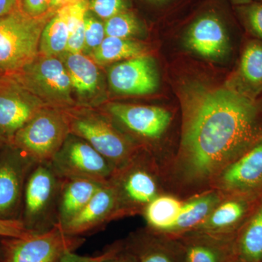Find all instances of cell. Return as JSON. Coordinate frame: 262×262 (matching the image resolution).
<instances>
[{"instance_id":"obj_9","label":"cell","mask_w":262,"mask_h":262,"mask_svg":"<svg viewBox=\"0 0 262 262\" xmlns=\"http://www.w3.org/2000/svg\"><path fill=\"white\" fill-rule=\"evenodd\" d=\"M151 169L149 163L136 154L115 170L110 183L116 192L120 217L144 211L158 196V183Z\"/></svg>"},{"instance_id":"obj_37","label":"cell","mask_w":262,"mask_h":262,"mask_svg":"<svg viewBox=\"0 0 262 262\" xmlns=\"http://www.w3.org/2000/svg\"><path fill=\"white\" fill-rule=\"evenodd\" d=\"M18 0H0V18L18 9Z\"/></svg>"},{"instance_id":"obj_18","label":"cell","mask_w":262,"mask_h":262,"mask_svg":"<svg viewBox=\"0 0 262 262\" xmlns=\"http://www.w3.org/2000/svg\"><path fill=\"white\" fill-rule=\"evenodd\" d=\"M239 94L253 99L262 91V42L252 41L245 48L237 75Z\"/></svg>"},{"instance_id":"obj_4","label":"cell","mask_w":262,"mask_h":262,"mask_svg":"<svg viewBox=\"0 0 262 262\" xmlns=\"http://www.w3.org/2000/svg\"><path fill=\"white\" fill-rule=\"evenodd\" d=\"M70 134L67 114L48 107L21 127L9 144L36 164L51 163Z\"/></svg>"},{"instance_id":"obj_11","label":"cell","mask_w":262,"mask_h":262,"mask_svg":"<svg viewBox=\"0 0 262 262\" xmlns=\"http://www.w3.org/2000/svg\"><path fill=\"white\" fill-rule=\"evenodd\" d=\"M46 103L10 75H0V136L9 144ZM47 105V104H46Z\"/></svg>"},{"instance_id":"obj_13","label":"cell","mask_w":262,"mask_h":262,"mask_svg":"<svg viewBox=\"0 0 262 262\" xmlns=\"http://www.w3.org/2000/svg\"><path fill=\"white\" fill-rule=\"evenodd\" d=\"M106 110L127 130L148 140L163 135L171 120L170 113L159 106L114 103L108 104Z\"/></svg>"},{"instance_id":"obj_10","label":"cell","mask_w":262,"mask_h":262,"mask_svg":"<svg viewBox=\"0 0 262 262\" xmlns=\"http://www.w3.org/2000/svg\"><path fill=\"white\" fill-rule=\"evenodd\" d=\"M35 165L12 144L0 151V220H20L26 183Z\"/></svg>"},{"instance_id":"obj_34","label":"cell","mask_w":262,"mask_h":262,"mask_svg":"<svg viewBox=\"0 0 262 262\" xmlns=\"http://www.w3.org/2000/svg\"><path fill=\"white\" fill-rule=\"evenodd\" d=\"M122 248V245L117 244L101 254L94 256H81L75 252H69L66 253L59 262H102L116 254Z\"/></svg>"},{"instance_id":"obj_33","label":"cell","mask_w":262,"mask_h":262,"mask_svg":"<svg viewBox=\"0 0 262 262\" xmlns=\"http://www.w3.org/2000/svg\"><path fill=\"white\" fill-rule=\"evenodd\" d=\"M19 9L29 16L38 18L53 11L51 0H18Z\"/></svg>"},{"instance_id":"obj_27","label":"cell","mask_w":262,"mask_h":262,"mask_svg":"<svg viewBox=\"0 0 262 262\" xmlns=\"http://www.w3.org/2000/svg\"><path fill=\"white\" fill-rule=\"evenodd\" d=\"M64 8L70 31L66 52L80 53L84 48V19L89 11V0H71Z\"/></svg>"},{"instance_id":"obj_12","label":"cell","mask_w":262,"mask_h":262,"mask_svg":"<svg viewBox=\"0 0 262 262\" xmlns=\"http://www.w3.org/2000/svg\"><path fill=\"white\" fill-rule=\"evenodd\" d=\"M108 79L113 91L124 95L151 94L158 85L154 61L145 54L113 66Z\"/></svg>"},{"instance_id":"obj_36","label":"cell","mask_w":262,"mask_h":262,"mask_svg":"<svg viewBox=\"0 0 262 262\" xmlns=\"http://www.w3.org/2000/svg\"><path fill=\"white\" fill-rule=\"evenodd\" d=\"M102 262H136V261L134 255L125 246H122V248L118 253Z\"/></svg>"},{"instance_id":"obj_43","label":"cell","mask_w":262,"mask_h":262,"mask_svg":"<svg viewBox=\"0 0 262 262\" xmlns=\"http://www.w3.org/2000/svg\"><path fill=\"white\" fill-rule=\"evenodd\" d=\"M260 1H261V3H262V0H260Z\"/></svg>"},{"instance_id":"obj_21","label":"cell","mask_w":262,"mask_h":262,"mask_svg":"<svg viewBox=\"0 0 262 262\" xmlns=\"http://www.w3.org/2000/svg\"><path fill=\"white\" fill-rule=\"evenodd\" d=\"M65 66L72 88L79 94L84 96L96 91L99 80V72L92 60L81 53H67Z\"/></svg>"},{"instance_id":"obj_3","label":"cell","mask_w":262,"mask_h":262,"mask_svg":"<svg viewBox=\"0 0 262 262\" xmlns=\"http://www.w3.org/2000/svg\"><path fill=\"white\" fill-rule=\"evenodd\" d=\"M63 179L51 163L33 167L24 189L20 220L33 233H42L58 225V206Z\"/></svg>"},{"instance_id":"obj_17","label":"cell","mask_w":262,"mask_h":262,"mask_svg":"<svg viewBox=\"0 0 262 262\" xmlns=\"http://www.w3.org/2000/svg\"><path fill=\"white\" fill-rule=\"evenodd\" d=\"M104 184L89 179H63L58 206V225L63 227L85 207Z\"/></svg>"},{"instance_id":"obj_6","label":"cell","mask_w":262,"mask_h":262,"mask_svg":"<svg viewBox=\"0 0 262 262\" xmlns=\"http://www.w3.org/2000/svg\"><path fill=\"white\" fill-rule=\"evenodd\" d=\"M67 116L70 134L87 141L113 164L116 170L137 154L130 141L101 115L78 113L67 114Z\"/></svg>"},{"instance_id":"obj_35","label":"cell","mask_w":262,"mask_h":262,"mask_svg":"<svg viewBox=\"0 0 262 262\" xmlns=\"http://www.w3.org/2000/svg\"><path fill=\"white\" fill-rule=\"evenodd\" d=\"M33 233L26 228L21 220H0V238L25 237Z\"/></svg>"},{"instance_id":"obj_32","label":"cell","mask_w":262,"mask_h":262,"mask_svg":"<svg viewBox=\"0 0 262 262\" xmlns=\"http://www.w3.org/2000/svg\"><path fill=\"white\" fill-rule=\"evenodd\" d=\"M239 10L248 28L262 39V3L241 5Z\"/></svg>"},{"instance_id":"obj_26","label":"cell","mask_w":262,"mask_h":262,"mask_svg":"<svg viewBox=\"0 0 262 262\" xmlns=\"http://www.w3.org/2000/svg\"><path fill=\"white\" fill-rule=\"evenodd\" d=\"M234 247L237 262H262V206Z\"/></svg>"},{"instance_id":"obj_16","label":"cell","mask_w":262,"mask_h":262,"mask_svg":"<svg viewBox=\"0 0 262 262\" xmlns=\"http://www.w3.org/2000/svg\"><path fill=\"white\" fill-rule=\"evenodd\" d=\"M221 187L232 192L246 193L262 187V141L250 148L220 173Z\"/></svg>"},{"instance_id":"obj_41","label":"cell","mask_w":262,"mask_h":262,"mask_svg":"<svg viewBox=\"0 0 262 262\" xmlns=\"http://www.w3.org/2000/svg\"><path fill=\"white\" fill-rule=\"evenodd\" d=\"M6 144V143L5 142L4 140H3V138L0 136V151L3 149V146H4Z\"/></svg>"},{"instance_id":"obj_14","label":"cell","mask_w":262,"mask_h":262,"mask_svg":"<svg viewBox=\"0 0 262 262\" xmlns=\"http://www.w3.org/2000/svg\"><path fill=\"white\" fill-rule=\"evenodd\" d=\"M119 204L115 189L110 182L98 189L85 207L70 222L61 227L69 235L92 233L110 221L119 218Z\"/></svg>"},{"instance_id":"obj_1","label":"cell","mask_w":262,"mask_h":262,"mask_svg":"<svg viewBox=\"0 0 262 262\" xmlns=\"http://www.w3.org/2000/svg\"><path fill=\"white\" fill-rule=\"evenodd\" d=\"M186 103L179 170L191 184L209 180L259 137L258 108L233 89L196 86Z\"/></svg>"},{"instance_id":"obj_5","label":"cell","mask_w":262,"mask_h":262,"mask_svg":"<svg viewBox=\"0 0 262 262\" xmlns=\"http://www.w3.org/2000/svg\"><path fill=\"white\" fill-rule=\"evenodd\" d=\"M5 262H59L69 252L83 245L81 236L69 235L56 225L42 233H31L25 237H2Z\"/></svg>"},{"instance_id":"obj_25","label":"cell","mask_w":262,"mask_h":262,"mask_svg":"<svg viewBox=\"0 0 262 262\" xmlns=\"http://www.w3.org/2000/svg\"><path fill=\"white\" fill-rule=\"evenodd\" d=\"M219 201V196L211 193L183 203L182 211L171 232H182L201 225L214 210Z\"/></svg>"},{"instance_id":"obj_2","label":"cell","mask_w":262,"mask_h":262,"mask_svg":"<svg viewBox=\"0 0 262 262\" xmlns=\"http://www.w3.org/2000/svg\"><path fill=\"white\" fill-rule=\"evenodd\" d=\"M55 13L34 18L18 8L0 18V75L14 74L39 56L43 29Z\"/></svg>"},{"instance_id":"obj_38","label":"cell","mask_w":262,"mask_h":262,"mask_svg":"<svg viewBox=\"0 0 262 262\" xmlns=\"http://www.w3.org/2000/svg\"><path fill=\"white\" fill-rule=\"evenodd\" d=\"M71 0H51V8L53 11H56L57 10L68 4Z\"/></svg>"},{"instance_id":"obj_28","label":"cell","mask_w":262,"mask_h":262,"mask_svg":"<svg viewBox=\"0 0 262 262\" xmlns=\"http://www.w3.org/2000/svg\"><path fill=\"white\" fill-rule=\"evenodd\" d=\"M245 212L246 208L241 202H225L214 208L202 226L206 230L213 232L227 230L243 218Z\"/></svg>"},{"instance_id":"obj_19","label":"cell","mask_w":262,"mask_h":262,"mask_svg":"<svg viewBox=\"0 0 262 262\" xmlns=\"http://www.w3.org/2000/svg\"><path fill=\"white\" fill-rule=\"evenodd\" d=\"M136 262H184L180 246L163 243L146 234H139L125 246Z\"/></svg>"},{"instance_id":"obj_29","label":"cell","mask_w":262,"mask_h":262,"mask_svg":"<svg viewBox=\"0 0 262 262\" xmlns=\"http://www.w3.org/2000/svg\"><path fill=\"white\" fill-rule=\"evenodd\" d=\"M106 37L129 39L140 31L137 18L130 12L125 10L105 21Z\"/></svg>"},{"instance_id":"obj_31","label":"cell","mask_w":262,"mask_h":262,"mask_svg":"<svg viewBox=\"0 0 262 262\" xmlns=\"http://www.w3.org/2000/svg\"><path fill=\"white\" fill-rule=\"evenodd\" d=\"M89 10L106 21L122 12L127 10L125 0H90Z\"/></svg>"},{"instance_id":"obj_15","label":"cell","mask_w":262,"mask_h":262,"mask_svg":"<svg viewBox=\"0 0 262 262\" xmlns=\"http://www.w3.org/2000/svg\"><path fill=\"white\" fill-rule=\"evenodd\" d=\"M186 45L203 58L216 59L229 50V38L224 24L217 15L206 13L196 19L188 29Z\"/></svg>"},{"instance_id":"obj_23","label":"cell","mask_w":262,"mask_h":262,"mask_svg":"<svg viewBox=\"0 0 262 262\" xmlns=\"http://www.w3.org/2000/svg\"><path fill=\"white\" fill-rule=\"evenodd\" d=\"M183 203L170 196H158L144 209L150 228L160 232H171L180 215Z\"/></svg>"},{"instance_id":"obj_7","label":"cell","mask_w":262,"mask_h":262,"mask_svg":"<svg viewBox=\"0 0 262 262\" xmlns=\"http://www.w3.org/2000/svg\"><path fill=\"white\" fill-rule=\"evenodd\" d=\"M44 102L56 106L73 103L70 77L65 64L57 57L38 56L22 70L10 75Z\"/></svg>"},{"instance_id":"obj_30","label":"cell","mask_w":262,"mask_h":262,"mask_svg":"<svg viewBox=\"0 0 262 262\" xmlns=\"http://www.w3.org/2000/svg\"><path fill=\"white\" fill-rule=\"evenodd\" d=\"M106 37L104 24L93 16L88 11L84 19V48L85 51L93 53L97 49Z\"/></svg>"},{"instance_id":"obj_24","label":"cell","mask_w":262,"mask_h":262,"mask_svg":"<svg viewBox=\"0 0 262 262\" xmlns=\"http://www.w3.org/2000/svg\"><path fill=\"white\" fill-rule=\"evenodd\" d=\"M145 51V46L136 41L106 37L101 46L93 52L92 56L98 64H106L144 55Z\"/></svg>"},{"instance_id":"obj_39","label":"cell","mask_w":262,"mask_h":262,"mask_svg":"<svg viewBox=\"0 0 262 262\" xmlns=\"http://www.w3.org/2000/svg\"><path fill=\"white\" fill-rule=\"evenodd\" d=\"M234 3L241 5H245L252 3V0H233Z\"/></svg>"},{"instance_id":"obj_42","label":"cell","mask_w":262,"mask_h":262,"mask_svg":"<svg viewBox=\"0 0 262 262\" xmlns=\"http://www.w3.org/2000/svg\"><path fill=\"white\" fill-rule=\"evenodd\" d=\"M156 1H165V0H156Z\"/></svg>"},{"instance_id":"obj_20","label":"cell","mask_w":262,"mask_h":262,"mask_svg":"<svg viewBox=\"0 0 262 262\" xmlns=\"http://www.w3.org/2000/svg\"><path fill=\"white\" fill-rule=\"evenodd\" d=\"M179 246L184 262H237L234 246L211 237H192Z\"/></svg>"},{"instance_id":"obj_8","label":"cell","mask_w":262,"mask_h":262,"mask_svg":"<svg viewBox=\"0 0 262 262\" xmlns=\"http://www.w3.org/2000/svg\"><path fill=\"white\" fill-rule=\"evenodd\" d=\"M62 179H89L106 184L115 173V166L87 141L70 134L51 161Z\"/></svg>"},{"instance_id":"obj_22","label":"cell","mask_w":262,"mask_h":262,"mask_svg":"<svg viewBox=\"0 0 262 262\" xmlns=\"http://www.w3.org/2000/svg\"><path fill=\"white\" fill-rule=\"evenodd\" d=\"M70 37L64 6L57 10L43 29L39 42V56L57 57L66 52Z\"/></svg>"},{"instance_id":"obj_40","label":"cell","mask_w":262,"mask_h":262,"mask_svg":"<svg viewBox=\"0 0 262 262\" xmlns=\"http://www.w3.org/2000/svg\"><path fill=\"white\" fill-rule=\"evenodd\" d=\"M0 262H5L4 251H3L1 241H0Z\"/></svg>"}]
</instances>
